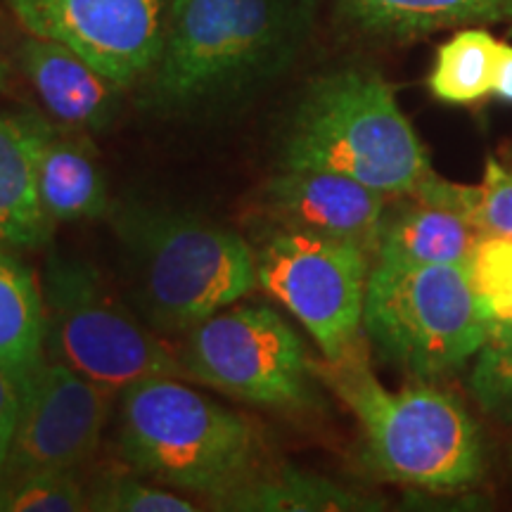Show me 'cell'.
<instances>
[{
  "label": "cell",
  "mask_w": 512,
  "mask_h": 512,
  "mask_svg": "<svg viewBox=\"0 0 512 512\" xmlns=\"http://www.w3.org/2000/svg\"><path fill=\"white\" fill-rule=\"evenodd\" d=\"M491 335L512 328V238L484 233L465 264Z\"/></svg>",
  "instance_id": "cell-21"
},
{
  "label": "cell",
  "mask_w": 512,
  "mask_h": 512,
  "mask_svg": "<svg viewBox=\"0 0 512 512\" xmlns=\"http://www.w3.org/2000/svg\"><path fill=\"white\" fill-rule=\"evenodd\" d=\"M117 235L133 309L159 335H183L259 287L256 252L221 223L190 211L124 202Z\"/></svg>",
  "instance_id": "cell-2"
},
{
  "label": "cell",
  "mask_w": 512,
  "mask_h": 512,
  "mask_svg": "<svg viewBox=\"0 0 512 512\" xmlns=\"http://www.w3.org/2000/svg\"><path fill=\"white\" fill-rule=\"evenodd\" d=\"M31 36L64 43L119 86L143 81L174 0H5Z\"/></svg>",
  "instance_id": "cell-10"
},
{
  "label": "cell",
  "mask_w": 512,
  "mask_h": 512,
  "mask_svg": "<svg viewBox=\"0 0 512 512\" xmlns=\"http://www.w3.org/2000/svg\"><path fill=\"white\" fill-rule=\"evenodd\" d=\"M112 399L88 377L43 358L24 384L17 430L0 477L79 470L100 448Z\"/></svg>",
  "instance_id": "cell-11"
},
{
  "label": "cell",
  "mask_w": 512,
  "mask_h": 512,
  "mask_svg": "<svg viewBox=\"0 0 512 512\" xmlns=\"http://www.w3.org/2000/svg\"><path fill=\"white\" fill-rule=\"evenodd\" d=\"M384 211L375 261L465 266L482 230L463 211L425 190L392 197Z\"/></svg>",
  "instance_id": "cell-15"
},
{
  "label": "cell",
  "mask_w": 512,
  "mask_h": 512,
  "mask_svg": "<svg viewBox=\"0 0 512 512\" xmlns=\"http://www.w3.org/2000/svg\"><path fill=\"white\" fill-rule=\"evenodd\" d=\"M337 8L363 34L387 41L512 22V0H337Z\"/></svg>",
  "instance_id": "cell-16"
},
{
  "label": "cell",
  "mask_w": 512,
  "mask_h": 512,
  "mask_svg": "<svg viewBox=\"0 0 512 512\" xmlns=\"http://www.w3.org/2000/svg\"><path fill=\"white\" fill-rule=\"evenodd\" d=\"M24 384H27V375L12 373V370L0 366V475L8 463L12 437L17 430Z\"/></svg>",
  "instance_id": "cell-26"
},
{
  "label": "cell",
  "mask_w": 512,
  "mask_h": 512,
  "mask_svg": "<svg viewBox=\"0 0 512 512\" xmlns=\"http://www.w3.org/2000/svg\"><path fill=\"white\" fill-rule=\"evenodd\" d=\"M46 358V302L41 280L17 252L0 249V366L31 375Z\"/></svg>",
  "instance_id": "cell-19"
},
{
  "label": "cell",
  "mask_w": 512,
  "mask_h": 512,
  "mask_svg": "<svg viewBox=\"0 0 512 512\" xmlns=\"http://www.w3.org/2000/svg\"><path fill=\"white\" fill-rule=\"evenodd\" d=\"M19 67L57 124L93 136L117 119L126 88L64 43L29 34L19 46Z\"/></svg>",
  "instance_id": "cell-14"
},
{
  "label": "cell",
  "mask_w": 512,
  "mask_h": 512,
  "mask_svg": "<svg viewBox=\"0 0 512 512\" xmlns=\"http://www.w3.org/2000/svg\"><path fill=\"white\" fill-rule=\"evenodd\" d=\"M363 335L384 361L432 384L463 370L491 330L465 266L373 261Z\"/></svg>",
  "instance_id": "cell-6"
},
{
  "label": "cell",
  "mask_w": 512,
  "mask_h": 512,
  "mask_svg": "<svg viewBox=\"0 0 512 512\" xmlns=\"http://www.w3.org/2000/svg\"><path fill=\"white\" fill-rule=\"evenodd\" d=\"M498 41L486 29L467 27L441 43L427 88L446 105H475L491 95Z\"/></svg>",
  "instance_id": "cell-20"
},
{
  "label": "cell",
  "mask_w": 512,
  "mask_h": 512,
  "mask_svg": "<svg viewBox=\"0 0 512 512\" xmlns=\"http://www.w3.org/2000/svg\"><path fill=\"white\" fill-rule=\"evenodd\" d=\"M53 228L38 200L24 112H0V249L34 252Z\"/></svg>",
  "instance_id": "cell-17"
},
{
  "label": "cell",
  "mask_w": 512,
  "mask_h": 512,
  "mask_svg": "<svg viewBox=\"0 0 512 512\" xmlns=\"http://www.w3.org/2000/svg\"><path fill=\"white\" fill-rule=\"evenodd\" d=\"M46 358L119 396L145 377H185L181 356L79 256L53 252L41 278Z\"/></svg>",
  "instance_id": "cell-7"
},
{
  "label": "cell",
  "mask_w": 512,
  "mask_h": 512,
  "mask_svg": "<svg viewBox=\"0 0 512 512\" xmlns=\"http://www.w3.org/2000/svg\"><path fill=\"white\" fill-rule=\"evenodd\" d=\"M323 387L354 413L370 475L432 494H456L484 477V439L463 403L430 382L392 392L370 370L363 344L316 363Z\"/></svg>",
  "instance_id": "cell-3"
},
{
  "label": "cell",
  "mask_w": 512,
  "mask_h": 512,
  "mask_svg": "<svg viewBox=\"0 0 512 512\" xmlns=\"http://www.w3.org/2000/svg\"><path fill=\"white\" fill-rule=\"evenodd\" d=\"M88 510V491L76 470L31 472L0 477V512H81Z\"/></svg>",
  "instance_id": "cell-22"
},
{
  "label": "cell",
  "mask_w": 512,
  "mask_h": 512,
  "mask_svg": "<svg viewBox=\"0 0 512 512\" xmlns=\"http://www.w3.org/2000/svg\"><path fill=\"white\" fill-rule=\"evenodd\" d=\"M254 252L259 287L304 325L325 361H339L363 344L373 254L351 242L280 228Z\"/></svg>",
  "instance_id": "cell-9"
},
{
  "label": "cell",
  "mask_w": 512,
  "mask_h": 512,
  "mask_svg": "<svg viewBox=\"0 0 512 512\" xmlns=\"http://www.w3.org/2000/svg\"><path fill=\"white\" fill-rule=\"evenodd\" d=\"M460 207L482 233L512 238V169L486 159L479 185H460Z\"/></svg>",
  "instance_id": "cell-25"
},
{
  "label": "cell",
  "mask_w": 512,
  "mask_h": 512,
  "mask_svg": "<svg viewBox=\"0 0 512 512\" xmlns=\"http://www.w3.org/2000/svg\"><path fill=\"white\" fill-rule=\"evenodd\" d=\"M214 510L240 512H375L384 501L361 489H351L335 479L313 472L280 470L259 472L252 482L214 505Z\"/></svg>",
  "instance_id": "cell-18"
},
{
  "label": "cell",
  "mask_w": 512,
  "mask_h": 512,
  "mask_svg": "<svg viewBox=\"0 0 512 512\" xmlns=\"http://www.w3.org/2000/svg\"><path fill=\"white\" fill-rule=\"evenodd\" d=\"M88 510L93 512H195L188 498L169 486L152 482L140 472H110L88 491Z\"/></svg>",
  "instance_id": "cell-23"
},
{
  "label": "cell",
  "mask_w": 512,
  "mask_h": 512,
  "mask_svg": "<svg viewBox=\"0 0 512 512\" xmlns=\"http://www.w3.org/2000/svg\"><path fill=\"white\" fill-rule=\"evenodd\" d=\"M313 27V0H174L145 105L190 112L275 79Z\"/></svg>",
  "instance_id": "cell-1"
},
{
  "label": "cell",
  "mask_w": 512,
  "mask_h": 512,
  "mask_svg": "<svg viewBox=\"0 0 512 512\" xmlns=\"http://www.w3.org/2000/svg\"><path fill=\"white\" fill-rule=\"evenodd\" d=\"M34 159L36 192L50 223L100 219L110 214L107 181L88 133L24 112Z\"/></svg>",
  "instance_id": "cell-13"
},
{
  "label": "cell",
  "mask_w": 512,
  "mask_h": 512,
  "mask_svg": "<svg viewBox=\"0 0 512 512\" xmlns=\"http://www.w3.org/2000/svg\"><path fill=\"white\" fill-rule=\"evenodd\" d=\"M467 384L486 415L512 425V328L489 335L475 356Z\"/></svg>",
  "instance_id": "cell-24"
},
{
  "label": "cell",
  "mask_w": 512,
  "mask_h": 512,
  "mask_svg": "<svg viewBox=\"0 0 512 512\" xmlns=\"http://www.w3.org/2000/svg\"><path fill=\"white\" fill-rule=\"evenodd\" d=\"M508 465H510V475H512V448H510V456H508Z\"/></svg>",
  "instance_id": "cell-29"
},
{
  "label": "cell",
  "mask_w": 512,
  "mask_h": 512,
  "mask_svg": "<svg viewBox=\"0 0 512 512\" xmlns=\"http://www.w3.org/2000/svg\"><path fill=\"white\" fill-rule=\"evenodd\" d=\"M185 380L207 384L264 411L320 408V377L302 337L266 304H230L185 332Z\"/></svg>",
  "instance_id": "cell-8"
},
{
  "label": "cell",
  "mask_w": 512,
  "mask_h": 512,
  "mask_svg": "<svg viewBox=\"0 0 512 512\" xmlns=\"http://www.w3.org/2000/svg\"><path fill=\"white\" fill-rule=\"evenodd\" d=\"M491 93L498 100L512 102V46L498 41L496 64H494V88Z\"/></svg>",
  "instance_id": "cell-27"
},
{
  "label": "cell",
  "mask_w": 512,
  "mask_h": 512,
  "mask_svg": "<svg viewBox=\"0 0 512 512\" xmlns=\"http://www.w3.org/2000/svg\"><path fill=\"white\" fill-rule=\"evenodd\" d=\"M117 399L119 458L152 482L207 498L214 508L266 470L254 422L183 377H145Z\"/></svg>",
  "instance_id": "cell-5"
},
{
  "label": "cell",
  "mask_w": 512,
  "mask_h": 512,
  "mask_svg": "<svg viewBox=\"0 0 512 512\" xmlns=\"http://www.w3.org/2000/svg\"><path fill=\"white\" fill-rule=\"evenodd\" d=\"M389 202L392 197L356 178L316 169H278L261 192L275 228L351 242L373 259Z\"/></svg>",
  "instance_id": "cell-12"
},
{
  "label": "cell",
  "mask_w": 512,
  "mask_h": 512,
  "mask_svg": "<svg viewBox=\"0 0 512 512\" xmlns=\"http://www.w3.org/2000/svg\"><path fill=\"white\" fill-rule=\"evenodd\" d=\"M278 169L344 174L387 197L411 195L430 178L425 145L394 88L370 67H337L313 79L287 117Z\"/></svg>",
  "instance_id": "cell-4"
},
{
  "label": "cell",
  "mask_w": 512,
  "mask_h": 512,
  "mask_svg": "<svg viewBox=\"0 0 512 512\" xmlns=\"http://www.w3.org/2000/svg\"><path fill=\"white\" fill-rule=\"evenodd\" d=\"M5 88H8V69H5L3 60H0V93H3Z\"/></svg>",
  "instance_id": "cell-28"
}]
</instances>
